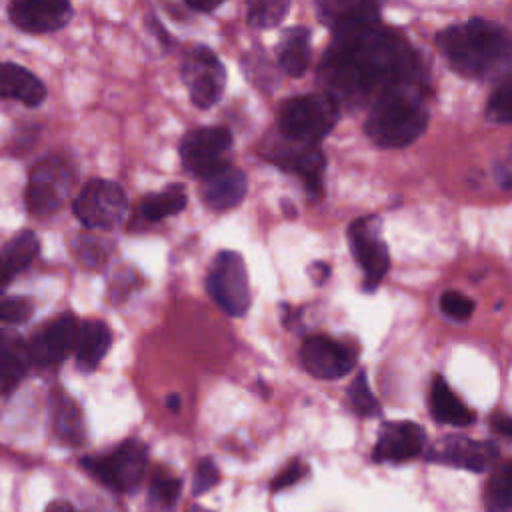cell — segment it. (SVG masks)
I'll return each instance as SVG.
<instances>
[{
  "label": "cell",
  "mask_w": 512,
  "mask_h": 512,
  "mask_svg": "<svg viewBox=\"0 0 512 512\" xmlns=\"http://www.w3.org/2000/svg\"><path fill=\"white\" fill-rule=\"evenodd\" d=\"M318 74L338 104H372L394 88L422 84L414 48L380 22L336 32Z\"/></svg>",
  "instance_id": "obj_1"
},
{
  "label": "cell",
  "mask_w": 512,
  "mask_h": 512,
  "mask_svg": "<svg viewBox=\"0 0 512 512\" xmlns=\"http://www.w3.org/2000/svg\"><path fill=\"white\" fill-rule=\"evenodd\" d=\"M452 70L466 78H488L512 64V32L492 20L470 18L436 36Z\"/></svg>",
  "instance_id": "obj_2"
},
{
  "label": "cell",
  "mask_w": 512,
  "mask_h": 512,
  "mask_svg": "<svg viewBox=\"0 0 512 512\" xmlns=\"http://www.w3.org/2000/svg\"><path fill=\"white\" fill-rule=\"evenodd\" d=\"M422 84H408L382 94L370 104L364 120L366 136L380 148H404L418 140L428 126Z\"/></svg>",
  "instance_id": "obj_3"
},
{
  "label": "cell",
  "mask_w": 512,
  "mask_h": 512,
  "mask_svg": "<svg viewBox=\"0 0 512 512\" xmlns=\"http://www.w3.org/2000/svg\"><path fill=\"white\" fill-rule=\"evenodd\" d=\"M340 118V104L330 94H300L286 98L278 108L282 138L316 144L328 136Z\"/></svg>",
  "instance_id": "obj_4"
},
{
  "label": "cell",
  "mask_w": 512,
  "mask_h": 512,
  "mask_svg": "<svg viewBox=\"0 0 512 512\" xmlns=\"http://www.w3.org/2000/svg\"><path fill=\"white\" fill-rule=\"evenodd\" d=\"M80 464L106 488L114 492H132L144 478L148 466V448L140 440L130 438L104 454L84 458Z\"/></svg>",
  "instance_id": "obj_5"
},
{
  "label": "cell",
  "mask_w": 512,
  "mask_h": 512,
  "mask_svg": "<svg viewBox=\"0 0 512 512\" xmlns=\"http://www.w3.org/2000/svg\"><path fill=\"white\" fill-rule=\"evenodd\" d=\"M74 184V170L62 156L40 158L28 176L24 200L30 214L46 218L56 214L66 202Z\"/></svg>",
  "instance_id": "obj_6"
},
{
  "label": "cell",
  "mask_w": 512,
  "mask_h": 512,
  "mask_svg": "<svg viewBox=\"0 0 512 512\" xmlns=\"http://www.w3.org/2000/svg\"><path fill=\"white\" fill-rule=\"evenodd\" d=\"M206 290L228 316H244L250 308V284L244 258L234 250L218 252L206 274Z\"/></svg>",
  "instance_id": "obj_7"
},
{
  "label": "cell",
  "mask_w": 512,
  "mask_h": 512,
  "mask_svg": "<svg viewBox=\"0 0 512 512\" xmlns=\"http://www.w3.org/2000/svg\"><path fill=\"white\" fill-rule=\"evenodd\" d=\"M128 210V200L120 184L94 178L82 186L72 202L74 216L86 228L110 230L118 226Z\"/></svg>",
  "instance_id": "obj_8"
},
{
  "label": "cell",
  "mask_w": 512,
  "mask_h": 512,
  "mask_svg": "<svg viewBox=\"0 0 512 512\" xmlns=\"http://www.w3.org/2000/svg\"><path fill=\"white\" fill-rule=\"evenodd\" d=\"M180 76L194 106L210 108L222 98L226 86V68L208 46L194 44L184 52Z\"/></svg>",
  "instance_id": "obj_9"
},
{
  "label": "cell",
  "mask_w": 512,
  "mask_h": 512,
  "mask_svg": "<svg viewBox=\"0 0 512 512\" xmlns=\"http://www.w3.org/2000/svg\"><path fill=\"white\" fill-rule=\"evenodd\" d=\"M232 134L224 126H202L190 130L180 142L182 166L198 180L230 166Z\"/></svg>",
  "instance_id": "obj_10"
},
{
  "label": "cell",
  "mask_w": 512,
  "mask_h": 512,
  "mask_svg": "<svg viewBox=\"0 0 512 512\" xmlns=\"http://www.w3.org/2000/svg\"><path fill=\"white\" fill-rule=\"evenodd\" d=\"M350 250L356 264L364 272L362 286L366 292L376 290L390 268V252L382 238V222L378 216L356 218L348 226Z\"/></svg>",
  "instance_id": "obj_11"
},
{
  "label": "cell",
  "mask_w": 512,
  "mask_h": 512,
  "mask_svg": "<svg viewBox=\"0 0 512 512\" xmlns=\"http://www.w3.org/2000/svg\"><path fill=\"white\" fill-rule=\"evenodd\" d=\"M262 154L268 162L276 164L278 168L290 174H296L306 186V192L310 196L318 198L322 194V176L326 170V158L320 146L292 142L280 136L276 142H266L262 148Z\"/></svg>",
  "instance_id": "obj_12"
},
{
  "label": "cell",
  "mask_w": 512,
  "mask_h": 512,
  "mask_svg": "<svg viewBox=\"0 0 512 512\" xmlns=\"http://www.w3.org/2000/svg\"><path fill=\"white\" fill-rule=\"evenodd\" d=\"M308 374L320 380H336L356 366V352L330 336H308L300 350Z\"/></svg>",
  "instance_id": "obj_13"
},
{
  "label": "cell",
  "mask_w": 512,
  "mask_h": 512,
  "mask_svg": "<svg viewBox=\"0 0 512 512\" xmlns=\"http://www.w3.org/2000/svg\"><path fill=\"white\" fill-rule=\"evenodd\" d=\"M78 336V322L72 314H60L46 322L30 340L28 356L34 366H54L74 352Z\"/></svg>",
  "instance_id": "obj_14"
},
{
  "label": "cell",
  "mask_w": 512,
  "mask_h": 512,
  "mask_svg": "<svg viewBox=\"0 0 512 512\" xmlns=\"http://www.w3.org/2000/svg\"><path fill=\"white\" fill-rule=\"evenodd\" d=\"M432 462L472 470V472H484L488 470L496 458H498V446L490 440H472L466 436H444L438 440L428 456Z\"/></svg>",
  "instance_id": "obj_15"
},
{
  "label": "cell",
  "mask_w": 512,
  "mask_h": 512,
  "mask_svg": "<svg viewBox=\"0 0 512 512\" xmlns=\"http://www.w3.org/2000/svg\"><path fill=\"white\" fill-rule=\"evenodd\" d=\"M10 22L30 34H46L64 28L72 18L66 0H16L8 6Z\"/></svg>",
  "instance_id": "obj_16"
},
{
  "label": "cell",
  "mask_w": 512,
  "mask_h": 512,
  "mask_svg": "<svg viewBox=\"0 0 512 512\" xmlns=\"http://www.w3.org/2000/svg\"><path fill=\"white\" fill-rule=\"evenodd\" d=\"M426 442V432L410 420L384 422L372 450L376 462H406L416 458Z\"/></svg>",
  "instance_id": "obj_17"
},
{
  "label": "cell",
  "mask_w": 512,
  "mask_h": 512,
  "mask_svg": "<svg viewBox=\"0 0 512 512\" xmlns=\"http://www.w3.org/2000/svg\"><path fill=\"white\" fill-rule=\"evenodd\" d=\"M248 190V180L244 172L236 166H226L200 180L202 202L216 212H226L238 206Z\"/></svg>",
  "instance_id": "obj_18"
},
{
  "label": "cell",
  "mask_w": 512,
  "mask_h": 512,
  "mask_svg": "<svg viewBox=\"0 0 512 512\" xmlns=\"http://www.w3.org/2000/svg\"><path fill=\"white\" fill-rule=\"evenodd\" d=\"M316 12L322 24L330 26L332 32H344L380 22V8L374 2H318Z\"/></svg>",
  "instance_id": "obj_19"
},
{
  "label": "cell",
  "mask_w": 512,
  "mask_h": 512,
  "mask_svg": "<svg viewBox=\"0 0 512 512\" xmlns=\"http://www.w3.org/2000/svg\"><path fill=\"white\" fill-rule=\"evenodd\" d=\"M0 98L36 108L46 100V86L28 68L16 62H0Z\"/></svg>",
  "instance_id": "obj_20"
},
{
  "label": "cell",
  "mask_w": 512,
  "mask_h": 512,
  "mask_svg": "<svg viewBox=\"0 0 512 512\" xmlns=\"http://www.w3.org/2000/svg\"><path fill=\"white\" fill-rule=\"evenodd\" d=\"M28 342L14 330H0V394L18 388L30 368Z\"/></svg>",
  "instance_id": "obj_21"
},
{
  "label": "cell",
  "mask_w": 512,
  "mask_h": 512,
  "mask_svg": "<svg viewBox=\"0 0 512 512\" xmlns=\"http://www.w3.org/2000/svg\"><path fill=\"white\" fill-rule=\"evenodd\" d=\"M40 252V240L32 230H22L0 248V294L32 264Z\"/></svg>",
  "instance_id": "obj_22"
},
{
  "label": "cell",
  "mask_w": 512,
  "mask_h": 512,
  "mask_svg": "<svg viewBox=\"0 0 512 512\" xmlns=\"http://www.w3.org/2000/svg\"><path fill=\"white\" fill-rule=\"evenodd\" d=\"M310 30L306 26L286 28L276 44V60L284 74L298 78L310 66Z\"/></svg>",
  "instance_id": "obj_23"
},
{
  "label": "cell",
  "mask_w": 512,
  "mask_h": 512,
  "mask_svg": "<svg viewBox=\"0 0 512 512\" xmlns=\"http://www.w3.org/2000/svg\"><path fill=\"white\" fill-rule=\"evenodd\" d=\"M110 344L112 332L102 320H84L82 324H78V336L74 346L78 368L84 372L94 370L106 356Z\"/></svg>",
  "instance_id": "obj_24"
},
{
  "label": "cell",
  "mask_w": 512,
  "mask_h": 512,
  "mask_svg": "<svg viewBox=\"0 0 512 512\" xmlns=\"http://www.w3.org/2000/svg\"><path fill=\"white\" fill-rule=\"evenodd\" d=\"M430 412L436 422L448 426H470L474 412L452 392L442 376H434L430 386Z\"/></svg>",
  "instance_id": "obj_25"
},
{
  "label": "cell",
  "mask_w": 512,
  "mask_h": 512,
  "mask_svg": "<svg viewBox=\"0 0 512 512\" xmlns=\"http://www.w3.org/2000/svg\"><path fill=\"white\" fill-rule=\"evenodd\" d=\"M188 198H186V188L182 184H170L162 188L160 192L148 194L140 200V214L148 222H158L168 216H174L184 210Z\"/></svg>",
  "instance_id": "obj_26"
},
{
  "label": "cell",
  "mask_w": 512,
  "mask_h": 512,
  "mask_svg": "<svg viewBox=\"0 0 512 512\" xmlns=\"http://www.w3.org/2000/svg\"><path fill=\"white\" fill-rule=\"evenodd\" d=\"M54 432L68 446L84 442L82 412L68 396H58L54 402Z\"/></svg>",
  "instance_id": "obj_27"
},
{
  "label": "cell",
  "mask_w": 512,
  "mask_h": 512,
  "mask_svg": "<svg viewBox=\"0 0 512 512\" xmlns=\"http://www.w3.org/2000/svg\"><path fill=\"white\" fill-rule=\"evenodd\" d=\"M486 512H512V460L502 464L488 480L484 492Z\"/></svg>",
  "instance_id": "obj_28"
},
{
  "label": "cell",
  "mask_w": 512,
  "mask_h": 512,
  "mask_svg": "<svg viewBox=\"0 0 512 512\" xmlns=\"http://www.w3.org/2000/svg\"><path fill=\"white\" fill-rule=\"evenodd\" d=\"M484 116L494 124H512V74L504 76L494 86L488 96Z\"/></svg>",
  "instance_id": "obj_29"
},
{
  "label": "cell",
  "mask_w": 512,
  "mask_h": 512,
  "mask_svg": "<svg viewBox=\"0 0 512 512\" xmlns=\"http://www.w3.org/2000/svg\"><path fill=\"white\" fill-rule=\"evenodd\" d=\"M288 10H290V2H286V0L252 2L248 6L246 20L254 28H274L284 20Z\"/></svg>",
  "instance_id": "obj_30"
},
{
  "label": "cell",
  "mask_w": 512,
  "mask_h": 512,
  "mask_svg": "<svg viewBox=\"0 0 512 512\" xmlns=\"http://www.w3.org/2000/svg\"><path fill=\"white\" fill-rule=\"evenodd\" d=\"M348 400H350L352 408L356 410V414H360V416L370 418V416L380 414V404L370 390L368 376L364 370H360L356 374V378L352 380V384L348 386Z\"/></svg>",
  "instance_id": "obj_31"
},
{
  "label": "cell",
  "mask_w": 512,
  "mask_h": 512,
  "mask_svg": "<svg viewBox=\"0 0 512 512\" xmlns=\"http://www.w3.org/2000/svg\"><path fill=\"white\" fill-rule=\"evenodd\" d=\"M180 480L170 474L168 470L164 468H158L154 470L152 478H150V486H148V492H150V500L158 506H172L176 502V498L180 496Z\"/></svg>",
  "instance_id": "obj_32"
},
{
  "label": "cell",
  "mask_w": 512,
  "mask_h": 512,
  "mask_svg": "<svg viewBox=\"0 0 512 512\" xmlns=\"http://www.w3.org/2000/svg\"><path fill=\"white\" fill-rule=\"evenodd\" d=\"M34 314V304L28 298H0V324H24Z\"/></svg>",
  "instance_id": "obj_33"
},
{
  "label": "cell",
  "mask_w": 512,
  "mask_h": 512,
  "mask_svg": "<svg viewBox=\"0 0 512 512\" xmlns=\"http://www.w3.org/2000/svg\"><path fill=\"white\" fill-rule=\"evenodd\" d=\"M440 310L452 320H466L474 312V300L458 290H446L440 296Z\"/></svg>",
  "instance_id": "obj_34"
},
{
  "label": "cell",
  "mask_w": 512,
  "mask_h": 512,
  "mask_svg": "<svg viewBox=\"0 0 512 512\" xmlns=\"http://www.w3.org/2000/svg\"><path fill=\"white\" fill-rule=\"evenodd\" d=\"M74 254H76L78 262H82L88 268L100 264L102 258H104L102 244L94 236H76V240H74Z\"/></svg>",
  "instance_id": "obj_35"
},
{
  "label": "cell",
  "mask_w": 512,
  "mask_h": 512,
  "mask_svg": "<svg viewBox=\"0 0 512 512\" xmlns=\"http://www.w3.org/2000/svg\"><path fill=\"white\" fill-rule=\"evenodd\" d=\"M220 480V474H218V468L216 464L210 460V458H202L194 470V480H192V492L198 496V494H204L208 492L216 482Z\"/></svg>",
  "instance_id": "obj_36"
},
{
  "label": "cell",
  "mask_w": 512,
  "mask_h": 512,
  "mask_svg": "<svg viewBox=\"0 0 512 512\" xmlns=\"http://www.w3.org/2000/svg\"><path fill=\"white\" fill-rule=\"evenodd\" d=\"M306 472H308V468L300 460H292L286 468H282L276 474V478L272 480V490H282V488L296 484L300 478H304Z\"/></svg>",
  "instance_id": "obj_37"
},
{
  "label": "cell",
  "mask_w": 512,
  "mask_h": 512,
  "mask_svg": "<svg viewBox=\"0 0 512 512\" xmlns=\"http://www.w3.org/2000/svg\"><path fill=\"white\" fill-rule=\"evenodd\" d=\"M308 274H310V278L316 282V284H322V282H326V278L330 276V266L326 264V262H312L310 266H308Z\"/></svg>",
  "instance_id": "obj_38"
},
{
  "label": "cell",
  "mask_w": 512,
  "mask_h": 512,
  "mask_svg": "<svg viewBox=\"0 0 512 512\" xmlns=\"http://www.w3.org/2000/svg\"><path fill=\"white\" fill-rule=\"evenodd\" d=\"M492 428H494L498 434H502V436H506V438H512V418H510V416H504V414L494 416V418H492Z\"/></svg>",
  "instance_id": "obj_39"
},
{
  "label": "cell",
  "mask_w": 512,
  "mask_h": 512,
  "mask_svg": "<svg viewBox=\"0 0 512 512\" xmlns=\"http://www.w3.org/2000/svg\"><path fill=\"white\" fill-rule=\"evenodd\" d=\"M494 178H496V182H498V186L502 190H510L512 188V172L506 166L496 164L494 166Z\"/></svg>",
  "instance_id": "obj_40"
},
{
  "label": "cell",
  "mask_w": 512,
  "mask_h": 512,
  "mask_svg": "<svg viewBox=\"0 0 512 512\" xmlns=\"http://www.w3.org/2000/svg\"><path fill=\"white\" fill-rule=\"evenodd\" d=\"M186 6L190 10H196V12H212L220 6V2H196V0H188Z\"/></svg>",
  "instance_id": "obj_41"
},
{
  "label": "cell",
  "mask_w": 512,
  "mask_h": 512,
  "mask_svg": "<svg viewBox=\"0 0 512 512\" xmlns=\"http://www.w3.org/2000/svg\"><path fill=\"white\" fill-rule=\"evenodd\" d=\"M44 512H76V510H74L72 504L66 502V500H54L52 504L46 506Z\"/></svg>",
  "instance_id": "obj_42"
},
{
  "label": "cell",
  "mask_w": 512,
  "mask_h": 512,
  "mask_svg": "<svg viewBox=\"0 0 512 512\" xmlns=\"http://www.w3.org/2000/svg\"><path fill=\"white\" fill-rule=\"evenodd\" d=\"M168 406H170V408H172V410H178V408H180V398H178V396H174V394H172V396H170V398H168Z\"/></svg>",
  "instance_id": "obj_43"
},
{
  "label": "cell",
  "mask_w": 512,
  "mask_h": 512,
  "mask_svg": "<svg viewBox=\"0 0 512 512\" xmlns=\"http://www.w3.org/2000/svg\"><path fill=\"white\" fill-rule=\"evenodd\" d=\"M282 206H284V212H286L288 216H294V214H296V212L292 210V204H290L288 200H282Z\"/></svg>",
  "instance_id": "obj_44"
},
{
  "label": "cell",
  "mask_w": 512,
  "mask_h": 512,
  "mask_svg": "<svg viewBox=\"0 0 512 512\" xmlns=\"http://www.w3.org/2000/svg\"><path fill=\"white\" fill-rule=\"evenodd\" d=\"M188 512H210V510H206V508H200V506H192Z\"/></svg>",
  "instance_id": "obj_45"
}]
</instances>
